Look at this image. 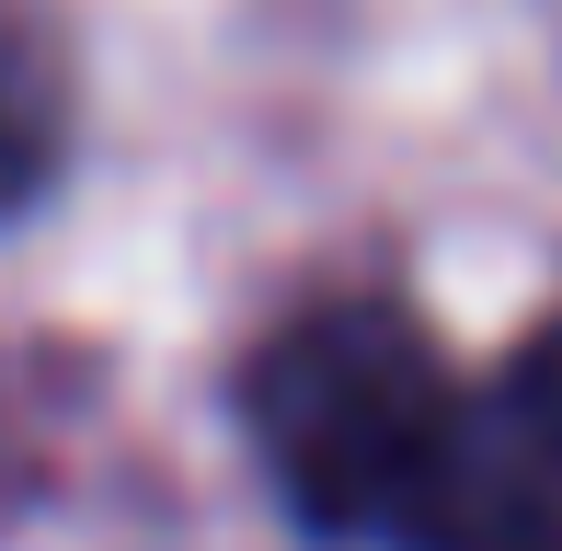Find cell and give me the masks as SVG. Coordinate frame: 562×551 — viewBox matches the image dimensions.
Masks as SVG:
<instances>
[{
	"instance_id": "3957f363",
	"label": "cell",
	"mask_w": 562,
	"mask_h": 551,
	"mask_svg": "<svg viewBox=\"0 0 562 551\" xmlns=\"http://www.w3.org/2000/svg\"><path fill=\"white\" fill-rule=\"evenodd\" d=\"M58 149H69V69H58V35H46L23 0H0V218L46 195Z\"/></svg>"
},
{
	"instance_id": "6da1fadb",
	"label": "cell",
	"mask_w": 562,
	"mask_h": 551,
	"mask_svg": "<svg viewBox=\"0 0 562 551\" xmlns=\"http://www.w3.org/2000/svg\"><path fill=\"white\" fill-rule=\"evenodd\" d=\"M448 403L459 380L402 299H322L241 368V425L276 494L299 506V529L322 540H391Z\"/></svg>"
},
{
	"instance_id": "7a4b0ae2",
	"label": "cell",
	"mask_w": 562,
	"mask_h": 551,
	"mask_svg": "<svg viewBox=\"0 0 562 551\" xmlns=\"http://www.w3.org/2000/svg\"><path fill=\"white\" fill-rule=\"evenodd\" d=\"M391 551H562V322H540L494 380H459Z\"/></svg>"
}]
</instances>
